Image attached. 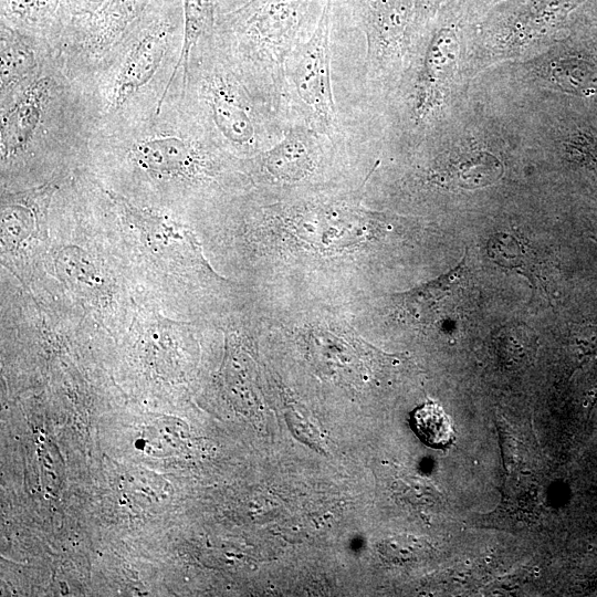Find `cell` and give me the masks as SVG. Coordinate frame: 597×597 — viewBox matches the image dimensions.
Instances as JSON below:
<instances>
[{"instance_id":"cell-6","label":"cell","mask_w":597,"mask_h":597,"mask_svg":"<svg viewBox=\"0 0 597 597\" xmlns=\"http://www.w3.org/2000/svg\"><path fill=\"white\" fill-rule=\"evenodd\" d=\"M253 92L213 34L192 50L180 98L229 155L262 153V145L276 136L262 111L270 105Z\"/></svg>"},{"instance_id":"cell-13","label":"cell","mask_w":597,"mask_h":597,"mask_svg":"<svg viewBox=\"0 0 597 597\" xmlns=\"http://www.w3.org/2000/svg\"><path fill=\"white\" fill-rule=\"evenodd\" d=\"M444 12L430 35L418 81L415 111L419 118L429 116L439 105L457 57V23L450 11Z\"/></svg>"},{"instance_id":"cell-15","label":"cell","mask_w":597,"mask_h":597,"mask_svg":"<svg viewBox=\"0 0 597 597\" xmlns=\"http://www.w3.org/2000/svg\"><path fill=\"white\" fill-rule=\"evenodd\" d=\"M325 136L306 126L291 127L271 148L259 154L260 163L279 180H302L314 170Z\"/></svg>"},{"instance_id":"cell-17","label":"cell","mask_w":597,"mask_h":597,"mask_svg":"<svg viewBox=\"0 0 597 597\" xmlns=\"http://www.w3.org/2000/svg\"><path fill=\"white\" fill-rule=\"evenodd\" d=\"M73 17L71 0H1V23L46 41L53 52Z\"/></svg>"},{"instance_id":"cell-24","label":"cell","mask_w":597,"mask_h":597,"mask_svg":"<svg viewBox=\"0 0 597 597\" xmlns=\"http://www.w3.org/2000/svg\"><path fill=\"white\" fill-rule=\"evenodd\" d=\"M474 2L473 8H486L490 4L496 3L502 0H472Z\"/></svg>"},{"instance_id":"cell-23","label":"cell","mask_w":597,"mask_h":597,"mask_svg":"<svg viewBox=\"0 0 597 597\" xmlns=\"http://www.w3.org/2000/svg\"><path fill=\"white\" fill-rule=\"evenodd\" d=\"M106 0H71L73 15L90 14L96 11Z\"/></svg>"},{"instance_id":"cell-14","label":"cell","mask_w":597,"mask_h":597,"mask_svg":"<svg viewBox=\"0 0 597 597\" xmlns=\"http://www.w3.org/2000/svg\"><path fill=\"white\" fill-rule=\"evenodd\" d=\"M1 100L34 77L53 57L44 40L1 23Z\"/></svg>"},{"instance_id":"cell-9","label":"cell","mask_w":597,"mask_h":597,"mask_svg":"<svg viewBox=\"0 0 597 597\" xmlns=\"http://www.w3.org/2000/svg\"><path fill=\"white\" fill-rule=\"evenodd\" d=\"M65 178L1 191V270L25 287L42 272L50 238L51 206Z\"/></svg>"},{"instance_id":"cell-5","label":"cell","mask_w":597,"mask_h":597,"mask_svg":"<svg viewBox=\"0 0 597 597\" xmlns=\"http://www.w3.org/2000/svg\"><path fill=\"white\" fill-rule=\"evenodd\" d=\"M184 33L182 0H158L86 91L96 128L158 113L170 92L177 38ZM94 129V130H95Z\"/></svg>"},{"instance_id":"cell-22","label":"cell","mask_w":597,"mask_h":597,"mask_svg":"<svg viewBox=\"0 0 597 597\" xmlns=\"http://www.w3.org/2000/svg\"><path fill=\"white\" fill-rule=\"evenodd\" d=\"M442 0H417L416 6V28L430 22L440 9Z\"/></svg>"},{"instance_id":"cell-20","label":"cell","mask_w":597,"mask_h":597,"mask_svg":"<svg viewBox=\"0 0 597 597\" xmlns=\"http://www.w3.org/2000/svg\"><path fill=\"white\" fill-rule=\"evenodd\" d=\"M502 175V166L488 153L474 151L450 159L433 178L443 185L474 189L489 186Z\"/></svg>"},{"instance_id":"cell-16","label":"cell","mask_w":597,"mask_h":597,"mask_svg":"<svg viewBox=\"0 0 597 597\" xmlns=\"http://www.w3.org/2000/svg\"><path fill=\"white\" fill-rule=\"evenodd\" d=\"M585 0H512L493 17V29L509 38L545 33L565 22Z\"/></svg>"},{"instance_id":"cell-19","label":"cell","mask_w":597,"mask_h":597,"mask_svg":"<svg viewBox=\"0 0 597 597\" xmlns=\"http://www.w3.org/2000/svg\"><path fill=\"white\" fill-rule=\"evenodd\" d=\"M220 0H182L184 10V33L182 45L177 65L172 72L170 91L174 81L180 73L181 85H184L189 59L192 50L206 38L213 34L220 10Z\"/></svg>"},{"instance_id":"cell-2","label":"cell","mask_w":597,"mask_h":597,"mask_svg":"<svg viewBox=\"0 0 597 597\" xmlns=\"http://www.w3.org/2000/svg\"><path fill=\"white\" fill-rule=\"evenodd\" d=\"M49 227L42 272L24 287L69 304L117 341L134 317L138 296L82 170L55 192Z\"/></svg>"},{"instance_id":"cell-7","label":"cell","mask_w":597,"mask_h":597,"mask_svg":"<svg viewBox=\"0 0 597 597\" xmlns=\"http://www.w3.org/2000/svg\"><path fill=\"white\" fill-rule=\"evenodd\" d=\"M312 0H248L220 13L213 36L249 85L279 108L285 64Z\"/></svg>"},{"instance_id":"cell-21","label":"cell","mask_w":597,"mask_h":597,"mask_svg":"<svg viewBox=\"0 0 597 597\" xmlns=\"http://www.w3.org/2000/svg\"><path fill=\"white\" fill-rule=\"evenodd\" d=\"M410 427L420 441L430 448H446L454 438L450 418L440 405L431 400L410 413Z\"/></svg>"},{"instance_id":"cell-4","label":"cell","mask_w":597,"mask_h":597,"mask_svg":"<svg viewBox=\"0 0 597 597\" xmlns=\"http://www.w3.org/2000/svg\"><path fill=\"white\" fill-rule=\"evenodd\" d=\"M87 185L138 303L174 318L190 316L199 292L210 279L190 226L129 201L104 188L91 175Z\"/></svg>"},{"instance_id":"cell-1","label":"cell","mask_w":597,"mask_h":597,"mask_svg":"<svg viewBox=\"0 0 597 597\" xmlns=\"http://www.w3.org/2000/svg\"><path fill=\"white\" fill-rule=\"evenodd\" d=\"M179 102L96 128L84 169L104 188L190 226L195 203L223 186L229 154Z\"/></svg>"},{"instance_id":"cell-18","label":"cell","mask_w":597,"mask_h":597,"mask_svg":"<svg viewBox=\"0 0 597 597\" xmlns=\"http://www.w3.org/2000/svg\"><path fill=\"white\" fill-rule=\"evenodd\" d=\"M486 252L498 265L517 271L534 289L547 293V259L525 238L504 232L495 233L488 242Z\"/></svg>"},{"instance_id":"cell-11","label":"cell","mask_w":597,"mask_h":597,"mask_svg":"<svg viewBox=\"0 0 597 597\" xmlns=\"http://www.w3.org/2000/svg\"><path fill=\"white\" fill-rule=\"evenodd\" d=\"M417 0H353L367 41L368 73L379 75L400 60L416 29Z\"/></svg>"},{"instance_id":"cell-3","label":"cell","mask_w":597,"mask_h":597,"mask_svg":"<svg viewBox=\"0 0 597 597\" xmlns=\"http://www.w3.org/2000/svg\"><path fill=\"white\" fill-rule=\"evenodd\" d=\"M94 129L87 92L53 56L1 100V191L35 187L83 168Z\"/></svg>"},{"instance_id":"cell-10","label":"cell","mask_w":597,"mask_h":597,"mask_svg":"<svg viewBox=\"0 0 597 597\" xmlns=\"http://www.w3.org/2000/svg\"><path fill=\"white\" fill-rule=\"evenodd\" d=\"M332 12L333 0H326L313 32L296 43L285 64V82L298 101L305 126L329 137L337 126L331 83Z\"/></svg>"},{"instance_id":"cell-8","label":"cell","mask_w":597,"mask_h":597,"mask_svg":"<svg viewBox=\"0 0 597 597\" xmlns=\"http://www.w3.org/2000/svg\"><path fill=\"white\" fill-rule=\"evenodd\" d=\"M157 1L106 0L93 13L74 15L54 50L65 74L78 83L91 80Z\"/></svg>"},{"instance_id":"cell-12","label":"cell","mask_w":597,"mask_h":597,"mask_svg":"<svg viewBox=\"0 0 597 597\" xmlns=\"http://www.w3.org/2000/svg\"><path fill=\"white\" fill-rule=\"evenodd\" d=\"M464 260L448 273L404 294L402 306L415 323L432 327L457 317L470 290Z\"/></svg>"}]
</instances>
